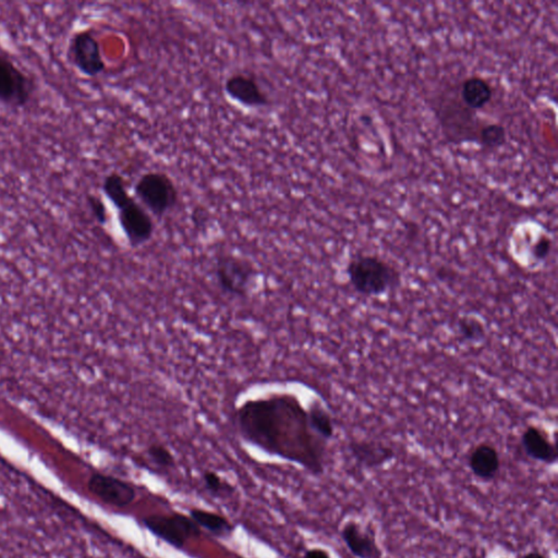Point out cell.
<instances>
[{
	"label": "cell",
	"instance_id": "15",
	"mask_svg": "<svg viewBox=\"0 0 558 558\" xmlns=\"http://www.w3.org/2000/svg\"><path fill=\"white\" fill-rule=\"evenodd\" d=\"M349 450L357 463L368 469L380 468L395 458L393 448L375 441H352Z\"/></svg>",
	"mask_w": 558,
	"mask_h": 558
},
{
	"label": "cell",
	"instance_id": "23",
	"mask_svg": "<svg viewBox=\"0 0 558 558\" xmlns=\"http://www.w3.org/2000/svg\"><path fill=\"white\" fill-rule=\"evenodd\" d=\"M203 482L206 485L207 490L211 493L212 495H222L225 492H230V487L226 486L216 472L207 471L203 475Z\"/></svg>",
	"mask_w": 558,
	"mask_h": 558
},
{
	"label": "cell",
	"instance_id": "1",
	"mask_svg": "<svg viewBox=\"0 0 558 558\" xmlns=\"http://www.w3.org/2000/svg\"><path fill=\"white\" fill-rule=\"evenodd\" d=\"M241 436L265 452L293 461L319 476L324 472L326 442L309 426L307 410L292 395L246 401L236 413Z\"/></svg>",
	"mask_w": 558,
	"mask_h": 558
},
{
	"label": "cell",
	"instance_id": "16",
	"mask_svg": "<svg viewBox=\"0 0 558 558\" xmlns=\"http://www.w3.org/2000/svg\"><path fill=\"white\" fill-rule=\"evenodd\" d=\"M459 98L471 111L485 109L493 99L492 85L481 77L467 78L459 85Z\"/></svg>",
	"mask_w": 558,
	"mask_h": 558
},
{
	"label": "cell",
	"instance_id": "21",
	"mask_svg": "<svg viewBox=\"0 0 558 558\" xmlns=\"http://www.w3.org/2000/svg\"><path fill=\"white\" fill-rule=\"evenodd\" d=\"M148 456L154 465L160 468H171L175 466V457L164 445L153 444L148 448Z\"/></svg>",
	"mask_w": 558,
	"mask_h": 558
},
{
	"label": "cell",
	"instance_id": "8",
	"mask_svg": "<svg viewBox=\"0 0 558 558\" xmlns=\"http://www.w3.org/2000/svg\"><path fill=\"white\" fill-rule=\"evenodd\" d=\"M143 524L159 539L179 550L184 549L188 541L201 534L195 520L182 514L151 515L144 517Z\"/></svg>",
	"mask_w": 558,
	"mask_h": 558
},
{
	"label": "cell",
	"instance_id": "10",
	"mask_svg": "<svg viewBox=\"0 0 558 558\" xmlns=\"http://www.w3.org/2000/svg\"><path fill=\"white\" fill-rule=\"evenodd\" d=\"M224 91L230 100L246 109H265L271 104L270 96L250 74L233 73L225 82Z\"/></svg>",
	"mask_w": 558,
	"mask_h": 558
},
{
	"label": "cell",
	"instance_id": "18",
	"mask_svg": "<svg viewBox=\"0 0 558 558\" xmlns=\"http://www.w3.org/2000/svg\"><path fill=\"white\" fill-rule=\"evenodd\" d=\"M307 413L309 426L316 437L323 439L324 442L330 441V439L334 438V421H332L330 412L320 402H313L310 406L309 410H307Z\"/></svg>",
	"mask_w": 558,
	"mask_h": 558
},
{
	"label": "cell",
	"instance_id": "22",
	"mask_svg": "<svg viewBox=\"0 0 558 558\" xmlns=\"http://www.w3.org/2000/svg\"><path fill=\"white\" fill-rule=\"evenodd\" d=\"M87 204L96 222L100 225H106L109 223V211H107L106 204L100 197L88 195Z\"/></svg>",
	"mask_w": 558,
	"mask_h": 558
},
{
	"label": "cell",
	"instance_id": "7",
	"mask_svg": "<svg viewBox=\"0 0 558 558\" xmlns=\"http://www.w3.org/2000/svg\"><path fill=\"white\" fill-rule=\"evenodd\" d=\"M67 56L69 63L84 77L98 78L105 72L106 63L101 43L92 31L76 32L69 41Z\"/></svg>",
	"mask_w": 558,
	"mask_h": 558
},
{
	"label": "cell",
	"instance_id": "24",
	"mask_svg": "<svg viewBox=\"0 0 558 558\" xmlns=\"http://www.w3.org/2000/svg\"><path fill=\"white\" fill-rule=\"evenodd\" d=\"M552 240L547 236H541L533 246V256L536 261L544 262L552 251Z\"/></svg>",
	"mask_w": 558,
	"mask_h": 558
},
{
	"label": "cell",
	"instance_id": "26",
	"mask_svg": "<svg viewBox=\"0 0 558 558\" xmlns=\"http://www.w3.org/2000/svg\"><path fill=\"white\" fill-rule=\"evenodd\" d=\"M522 558H547L545 555L539 552H530L524 555Z\"/></svg>",
	"mask_w": 558,
	"mask_h": 558
},
{
	"label": "cell",
	"instance_id": "3",
	"mask_svg": "<svg viewBox=\"0 0 558 558\" xmlns=\"http://www.w3.org/2000/svg\"><path fill=\"white\" fill-rule=\"evenodd\" d=\"M433 109L447 141L455 144L476 141L483 125L477 120L476 111L469 110L460 101L459 87L445 91L437 99Z\"/></svg>",
	"mask_w": 558,
	"mask_h": 558
},
{
	"label": "cell",
	"instance_id": "25",
	"mask_svg": "<svg viewBox=\"0 0 558 558\" xmlns=\"http://www.w3.org/2000/svg\"><path fill=\"white\" fill-rule=\"evenodd\" d=\"M303 558H331L329 553L322 549H313L305 552Z\"/></svg>",
	"mask_w": 558,
	"mask_h": 558
},
{
	"label": "cell",
	"instance_id": "19",
	"mask_svg": "<svg viewBox=\"0 0 558 558\" xmlns=\"http://www.w3.org/2000/svg\"><path fill=\"white\" fill-rule=\"evenodd\" d=\"M457 332L461 340L466 342L476 343L486 337L485 324L474 316H463L457 322Z\"/></svg>",
	"mask_w": 558,
	"mask_h": 558
},
{
	"label": "cell",
	"instance_id": "6",
	"mask_svg": "<svg viewBox=\"0 0 558 558\" xmlns=\"http://www.w3.org/2000/svg\"><path fill=\"white\" fill-rule=\"evenodd\" d=\"M214 274L221 291L235 298L248 297L256 276L249 261L232 255L217 257Z\"/></svg>",
	"mask_w": 558,
	"mask_h": 558
},
{
	"label": "cell",
	"instance_id": "5",
	"mask_svg": "<svg viewBox=\"0 0 558 558\" xmlns=\"http://www.w3.org/2000/svg\"><path fill=\"white\" fill-rule=\"evenodd\" d=\"M36 91L34 79L12 58L0 53V105L24 110L34 101Z\"/></svg>",
	"mask_w": 558,
	"mask_h": 558
},
{
	"label": "cell",
	"instance_id": "13",
	"mask_svg": "<svg viewBox=\"0 0 558 558\" xmlns=\"http://www.w3.org/2000/svg\"><path fill=\"white\" fill-rule=\"evenodd\" d=\"M342 538L347 549L357 558H380V551L377 540L372 534L363 530L355 522H349L342 529Z\"/></svg>",
	"mask_w": 558,
	"mask_h": 558
},
{
	"label": "cell",
	"instance_id": "11",
	"mask_svg": "<svg viewBox=\"0 0 558 558\" xmlns=\"http://www.w3.org/2000/svg\"><path fill=\"white\" fill-rule=\"evenodd\" d=\"M88 490L99 500L115 507H127L136 500V490L128 482L116 476L93 474L88 481Z\"/></svg>",
	"mask_w": 558,
	"mask_h": 558
},
{
	"label": "cell",
	"instance_id": "4",
	"mask_svg": "<svg viewBox=\"0 0 558 558\" xmlns=\"http://www.w3.org/2000/svg\"><path fill=\"white\" fill-rule=\"evenodd\" d=\"M134 197L151 216L162 218L178 206L179 192L175 181L163 171H148L133 188Z\"/></svg>",
	"mask_w": 558,
	"mask_h": 558
},
{
	"label": "cell",
	"instance_id": "2",
	"mask_svg": "<svg viewBox=\"0 0 558 558\" xmlns=\"http://www.w3.org/2000/svg\"><path fill=\"white\" fill-rule=\"evenodd\" d=\"M346 275L353 291L364 297L384 296L401 283L399 268L373 255L353 257L346 266Z\"/></svg>",
	"mask_w": 558,
	"mask_h": 558
},
{
	"label": "cell",
	"instance_id": "9",
	"mask_svg": "<svg viewBox=\"0 0 558 558\" xmlns=\"http://www.w3.org/2000/svg\"><path fill=\"white\" fill-rule=\"evenodd\" d=\"M118 222L129 245L138 248L149 243L153 238L155 224L149 214L136 197L132 196L127 200L116 204Z\"/></svg>",
	"mask_w": 558,
	"mask_h": 558
},
{
	"label": "cell",
	"instance_id": "20",
	"mask_svg": "<svg viewBox=\"0 0 558 558\" xmlns=\"http://www.w3.org/2000/svg\"><path fill=\"white\" fill-rule=\"evenodd\" d=\"M507 133L505 128L498 123L483 125L477 134V143L485 149H498L506 143Z\"/></svg>",
	"mask_w": 558,
	"mask_h": 558
},
{
	"label": "cell",
	"instance_id": "12",
	"mask_svg": "<svg viewBox=\"0 0 558 558\" xmlns=\"http://www.w3.org/2000/svg\"><path fill=\"white\" fill-rule=\"evenodd\" d=\"M522 447L529 458L545 465H554L557 461L556 445L545 431L535 426H529L523 433Z\"/></svg>",
	"mask_w": 558,
	"mask_h": 558
},
{
	"label": "cell",
	"instance_id": "14",
	"mask_svg": "<svg viewBox=\"0 0 558 558\" xmlns=\"http://www.w3.org/2000/svg\"><path fill=\"white\" fill-rule=\"evenodd\" d=\"M469 468L477 479L495 480L501 470V456L490 443H481L471 450L468 457Z\"/></svg>",
	"mask_w": 558,
	"mask_h": 558
},
{
	"label": "cell",
	"instance_id": "17",
	"mask_svg": "<svg viewBox=\"0 0 558 558\" xmlns=\"http://www.w3.org/2000/svg\"><path fill=\"white\" fill-rule=\"evenodd\" d=\"M190 517L195 520L198 527H202L218 538H226L233 534V524L221 515L203 511V509H191Z\"/></svg>",
	"mask_w": 558,
	"mask_h": 558
}]
</instances>
